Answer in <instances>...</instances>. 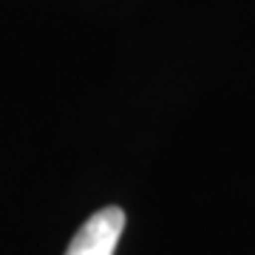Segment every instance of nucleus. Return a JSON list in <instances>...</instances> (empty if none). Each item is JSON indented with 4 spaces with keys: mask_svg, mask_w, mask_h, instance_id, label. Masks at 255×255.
<instances>
[{
    "mask_svg": "<svg viewBox=\"0 0 255 255\" xmlns=\"http://www.w3.org/2000/svg\"><path fill=\"white\" fill-rule=\"evenodd\" d=\"M125 230V210L102 207L74 233L65 255H114Z\"/></svg>",
    "mask_w": 255,
    "mask_h": 255,
    "instance_id": "1",
    "label": "nucleus"
}]
</instances>
